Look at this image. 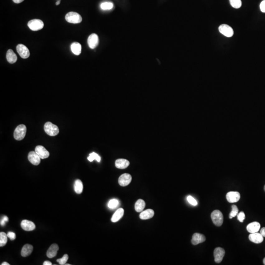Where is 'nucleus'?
Listing matches in <instances>:
<instances>
[{
	"label": "nucleus",
	"mask_w": 265,
	"mask_h": 265,
	"mask_svg": "<svg viewBox=\"0 0 265 265\" xmlns=\"http://www.w3.org/2000/svg\"><path fill=\"white\" fill-rule=\"evenodd\" d=\"M100 7L102 10L104 11L111 10L114 7V4L111 2H103L100 5Z\"/></svg>",
	"instance_id": "28"
},
{
	"label": "nucleus",
	"mask_w": 265,
	"mask_h": 265,
	"mask_svg": "<svg viewBox=\"0 0 265 265\" xmlns=\"http://www.w3.org/2000/svg\"><path fill=\"white\" fill-rule=\"evenodd\" d=\"M261 11L262 12L265 13V0H263L260 5Z\"/></svg>",
	"instance_id": "38"
},
{
	"label": "nucleus",
	"mask_w": 265,
	"mask_h": 265,
	"mask_svg": "<svg viewBox=\"0 0 265 265\" xmlns=\"http://www.w3.org/2000/svg\"><path fill=\"white\" fill-rule=\"evenodd\" d=\"M239 210L236 205H233L232 206V211L229 214V218L230 219H232L235 216H236L238 214Z\"/></svg>",
	"instance_id": "31"
},
{
	"label": "nucleus",
	"mask_w": 265,
	"mask_h": 265,
	"mask_svg": "<svg viewBox=\"0 0 265 265\" xmlns=\"http://www.w3.org/2000/svg\"><path fill=\"white\" fill-rule=\"evenodd\" d=\"M124 211L123 209H118L114 213V214L112 215V218L111 219V221L112 222H116L118 221L122 217L123 215H124Z\"/></svg>",
	"instance_id": "24"
},
{
	"label": "nucleus",
	"mask_w": 265,
	"mask_h": 265,
	"mask_svg": "<svg viewBox=\"0 0 265 265\" xmlns=\"http://www.w3.org/2000/svg\"><path fill=\"white\" fill-rule=\"evenodd\" d=\"M226 199L229 203H235L240 200L241 196L238 192H230L226 194Z\"/></svg>",
	"instance_id": "12"
},
{
	"label": "nucleus",
	"mask_w": 265,
	"mask_h": 265,
	"mask_svg": "<svg viewBox=\"0 0 265 265\" xmlns=\"http://www.w3.org/2000/svg\"><path fill=\"white\" fill-rule=\"evenodd\" d=\"M2 265H9V263H7V262H3L2 264H1Z\"/></svg>",
	"instance_id": "42"
},
{
	"label": "nucleus",
	"mask_w": 265,
	"mask_h": 265,
	"mask_svg": "<svg viewBox=\"0 0 265 265\" xmlns=\"http://www.w3.org/2000/svg\"><path fill=\"white\" fill-rule=\"evenodd\" d=\"M33 245L31 244H26L23 247L21 250V255L23 257H27L29 256L32 253L33 250Z\"/></svg>",
	"instance_id": "23"
},
{
	"label": "nucleus",
	"mask_w": 265,
	"mask_h": 265,
	"mask_svg": "<svg viewBox=\"0 0 265 265\" xmlns=\"http://www.w3.org/2000/svg\"><path fill=\"white\" fill-rule=\"evenodd\" d=\"M24 0H13V2H15L16 4H19L21 2H23Z\"/></svg>",
	"instance_id": "40"
},
{
	"label": "nucleus",
	"mask_w": 265,
	"mask_h": 265,
	"mask_svg": "<svg viewBox=\"0 0 265 265\" xmlns=\"http://www.w3.org/2000/svg\"><path fill=\"white\" fill-rule=\"evenodd\" d=\"M7 235L5 233L3 232L0 233V247H4L6 245L7 243Z\"/></svg>",
	"instance_id": "27"
},
{
	"label": "nucleus",
	"mask_w": 265,
	"mask_h": 265,
	"mask_svg": "<svg viewBox=\"0 0 265 265\" xmlns=\"http://www.w3.org/2000/svg\"><path fill=\"white\" fill-rule=\"evenodd\" d=\"M28 26L31 30L37 31L40 30L44 27L43 21L40 19H33L28 22Z\"/></svg>",
	"instance_id": "5"
},
{
	"label": "nucleus",
	"mask_w": 265,
	"mask_h": 265,
	"mask_svg": "<svg viewBox=\"0 0 265 265\" xmlns=\"http://www.w3.org/2000/svg\"><path fill=\"white\" fill-rule=\"evenodd\" d=\"M225 252L224 248L220 247L215 248L214 252L215 261L216 263H220L225 256Z\"/></svg>",
	"instance_id": "8"
},
{
	"label": "nucleus",
	"mask_w": 265,
	"mask_h": 265,
	"mask_svg": "<svg viewBox=\"0 0 265 265\" xmlns=\"http://www.w3.org/2000/svg\"><path fill=\"white\" fill-rule=\"evenodd\" d=\"M237 218L239 221L241 222H243L245 218V214L244 212H241L240 213L238 214Z\"/></svg>",
	"instance_id": "35"
},
{
	"label": "nucleus",
	"mask_w": 265,
	"mask_h": 265,
	"mask_svg": "<svg viewBox=\"0 0 265 265\" xmlns=\"http://www.w3.org/2000/svg\"><path fill=\"white\" fill-rule=\"evenodd\" d=\"M130 164V163L128 160L124 159H119L116 160L115 165L117 168L119 169H125L127 168Z\"/></svg>",
	"instance_id": "19"
},
{
	"label": "nucleus",
	"mask_w": 265,
	"mask_h": 265,
	"mask_svg": "<svg viewBox=\"0 0 265 265\" xmlns=\"http://www.w3.org/2000/svg\"><path fill=\"white\" fill-rule=\"evenodd\" d=\"M60 4V1H57V2H56V6H58V5H59V4Z\"/></svg>",
	"instance_id": "43"
},
{
	"label": "nucleus",
	"mask_w": 265,
	"mask_h": 265,
	"mask_svg": "<svg viewBox=\"0 0 265 265\" xmlns=\"http://www.w3.org/2000/svg\"><path fill=\"white\" fill-rule=\"evenodd\" d=\"M57 1H61V0H57Z\"/></svg>",
	"instance_id": "46"
},
{
	"label": "nucleus",
	"mask_w": 265,
	"mask_h": 265,
	"mask_svg": "<svg viewBox=\"0 0 265 265\" xmlns=\"http://www.w3.org/2000/svg\"><path fill=\"white\" fill-rule=\"evenodd\" d=\"M260 226V224L259 222L256 221L251 222L247 225V230L250 233L258 232L259 231Z\"/></svg>",
	"instance_id": "18"
},
{
	"label": "nucleus",
	"mask_w": 265,
	"mask_h": 265,
	"mask_svg": "<svg viewBox=\"0 0 265 265\" xmlns=\"http://www.w3.org/2000/svg\"><path fill=\"white\" fill-rule=\"evenodd\" d=\"M69 255L67 254H64L63 257L60 259L57 260V261L58 263L61 265H64L66 264L68 259H69Z\"/></svg>",
	"instance_id": "33"
},
{
	"label": "nucleus",
	"mask_w": 265,
	"mask_h": 265,
	"mask_svg": "<svg viewBox=\"0 0 265 265\" xmlns=\"http://www.w3.org/2000/svg\"><path fill=\"white\" fill-rule=\"evenodd\" d=\"M44 129L45 133L50 136H56L59 133V129L58 127L51 122H47L45 123Z\"/></svg>",
	"instance_id": "1"
},
{
	"label": "nucleus",
	"mask_w": 265,
	"mask_h": 265,
	"mask_svg": "<svg viewBox=\"0 0 265 265\" xmlns=\"http://www.w3.org/2000/svg\"><path fill=\"white\" fill-rule=\"evenodd\" d=\"M211 219L213 223L217 226H220L224 222V215L220 210H216L211 214Z\"/></svg>",
	"instance_id": "2"
},
{
	"label": "nucleus",
	"mask_w": 265,
	"mask_h": 265,
	"mask_svg": "<svg viewBox=\"0 0 265 265\" xmlns=\"http://www.w3.org/2000/svg\"><path fill=\"white\" fill-rule=\"evenodd\" d=\"M27 132V128L24 124H20L15 129L14 138L17 140H21L25 138Z\"/></svg>",
	"instance_id": "3"
},
{
	"label": "nucleus",
	"mask_w": 265,
	"mask_h": 265,
	"mask_svg": "<svg viewBox=\"0 0 265 265\" xmlns=\"http://www.w3.org/2000/svg\"><path fill=\"white\" fill-rule=\"evenodd\" d=\"M261 234L264 237H265V227H263L260 230Z\"/></svg>",
	"instance_id": "39"
},
{
	"label": "nucleus",
	"mask_w": 265,
	"mask_h": 265,
	"mask_svg": "<svg viewBox=\"0 0 265 265\" xmlns=\"http://www.w3.org/2000/svg\"><path fill=\"white\" fill-rule=\"evenodd\" d=\"M187 200L190 204L193 205V206H196L197 205V202L196 201V200L192 196H188L187 197Z\"/></svg>",
	"instance_id": "34"
},
{
	"label": "nucleus",
	"mask_w": 265,
	"mask_h": 265,
	"mask_svg": "<svg viewBox=\"0 0 265 265\" xmlns=\"http://www.w3.org/2000/svg\"><path fill=\"white\" fill-rule=\"evenodd\" d=\"M28 160L32 164L38 166L40 163L41 158L35 151H31L28 154Z\"/></svg>",
	"instance_id": "13"
},
{
	"label": "nucleus",
	"mask_w": 265,
	"mask_h": 265,
	"mask_svg": "<svg viewBox=\"0 0 265 265\" xmlns=\"http://www.w3.org/2000/svg\"><path fill=\"white\" fill-rule=\"evenodd\" d=\"M206 241V238L203 234L196 233L192 236V243L193 245H197L199 244L202 243Z\"/></svg>",
	"instance_id": "16"
},
{
	"label": "nucleus",
	"mask_w": 265,
	"mask_h": 265,
	"mask_svg": "<svg viewBox=\"0 0 265 265\" xmlns=\"http://www.w3.org/2000/svg\"><path fill=\"white\" fill-rule=\"evenodd\" d=\"M145 206V203L143 199H139L135 203V209L137 212H141Z\"/></svg>",
	"instance_id": "26"
},
{
	"label": "nucleus",
	"mask_w": 265,
	"mask_h": 265,
	"mask_svg": "<svg viewBox=\"0 0 265 265\" xmlns=\"http://www.w3.org/2000/svg\"><path fill=\"white\" fill-rule=\"evenodd\" d=\"M6 57H7V61L11 64H14L17 60V54L14 53V52L12 49H9L7 51Z\"/></svg>",
	"instance_id": "21"
},
{
	"label": "nucleus",
	"mask_w": 265,
	"mask_h": 265,
	"mask_svg": "<svg viewBox=\"0 0 265 265\" xmlns=\"http://www.w3.org/2000/svg\"><path fill=\"white\" fill-rule=\"evenodd\" d=\"M219 30L221 34L224 35L226 37H232L234 34V31L233 30L232 28L227 25H221L219 27Z\"/></svg>",
	"instance_id": "7"
},
{
	"label": "nucleus",
	"mask_w": 265,
	"mask_h": 265,
	"mask_svg": "<svg viewBox=\"0 0 265 265\" xmlns=\"http://www.w3.org/2000/svg\"><path fill=\"white\" fill-rule=\"evenodd\" d=\"M8 217H7V216L5 215V216H3L2 219H1V225L2 226H4L6 225L7 222L8 221Z\"/></svg>",
	"instance_id": "36"
},
{
	"label": "nucleus",
	"mask_w": 265,
	"mask_h": 265,
	"mask_svg": "<svg viewBox=\"0 0 265 265\" xmlns=\"http://www.w3.org/2000/svg\"><path fill=\"white\" fill-rule=\"evenodd\" d=\"M154 215V212L153 210L147 209L143 211L140 215V218L141 220H145L153 218Z\"/></svg>",
	"instance_id": "20"
},
{
	"label": "nucleus",
	"mask_w": 265,
	"mask_h": 265,
	"mask_svg": "<svg viewBox=\"0 0 265 265\" xmlns=\"http://www.w3.org/2000/svg\"><path fill=\"white\" fill-rule=\"evenodd\" d=\"M35 151L41 159H46L50 156L49 151L41 145L36 146L35 148Z\"/></svg>",
	"instance_id": "9"
},
{
	"label": "nucleus",
	"mask_w": 265,
	"mask_h": 265,
	"mask_svg": "<svg viewBox=\"0 0 265 265\" xmlns=\"http://www.w3.org/2000/svg\"><path fill=\"white\" fill-rule=\"evenodd\" d=\"M98 43L99 38L97 35L92 34L89 35L88 40V43L90 49H95L98 45Z\"/></svg>",
	"instance_id": "10"
},
{
	"label": "nucleus",
	"mask_w": 265,
	"mask_h": 265,
	"mask_svg": "<svg viewBox=\"0 0 265 265\" xmlns=\"http://www.w3.org/2000/svg\"><path fill=\"white\" fill-rule=\"evenodd\" d=\"M74 188L76 193L81 194L83 190V184L81 181L79 179L76 180L74 183Z\"/></svg>",
	"instance_id": "25"
},
{
	"label": "nucleus",
	"mask_w": 265,
	"mask_h": 265,
	"mask_svg": "<svg viewBox=\"0 0 265 265\" xmlns=\"http://www.w3.org/2000/svg\"><path fill=\"white\" fill-rule=\"evenodd\" d=\"M71 50L74 54L78 56L82 52V46L79 42H75L71 45Z\"/></svg>",
	"instance_id": "22"
},
{
	"label": "nucleus",
	"mask_w": 265,
	"mask_h": 265,
	"mask_svg": "<svg viewBox=\"0 0 265 265\" xmlns=\"http://www.w3.org/2000/svg\"><path fill=\"white\" fill-rule=\"evenodd\" d=\"M231 6L235 8H240L242 6L241 0H229Z\"/></svg>",
	"instance_id": "32"
},
{
	"label": "nucleus",
	"mask_w": 265,
	"mask_h": 265,
	"mask_svg": "<svg viewBox=\"0 0 265 265\" xmlns=\"http://www.w3.org/2000/svg\"><path fill=\"white\" fill-rule=\"evenodd\" d=\"M132 181V176L128 173H124L121 175L118 179V183L121 186L125 187L128 185Z\"/></svg>",
	"instance_id": "11"
},
{
	"label": "nucleus",
	"mask_w": 265,
	"mask_h": 265,
	"mask_svg": "<svg viewBox=\"0 0 265 265\" xmlns=\"http://www.w3.org/2000/svg\"><path fill=\"white\" fill-rule=\"evenodd\" d=\"M119 204V202L117 199H112L110 200V201L108 203V206L109 208L112 209L117 207Z\"/></svg>",
	"instance_id": "30"
},
{
	"label": "nucleus",
	"mask_w": 265,
	"mask_h": 265,
	"mask_svg": "<svg viewBox=\"0 0 265 265\" xmlns=\"http://www.w3.org/2000/svg\"><path fill=\"white\" fill-rule=\"evenodd\" d=\"M59 249V248L58 244H52L47 251V256L49 258H52L55 257L57 254Z\"/></svg>",
	"instance_id": "17"
},
{
	"label": "nucleus",
	"mask_w": 265,
	"mask_h": 265,
	"mask_svg": "<svg viewBox=\"0 0 265 265\" xmlns=\"http://www.w3.org/2000/svg\"><path fill=\"white\" fill-rule=\"evenodd\" d=\"M264 190H265V186H264Z\"/></svg>",
	"instance_id": "45"
},
{
	"label": "nucleus",
	"mask_w": 265,
	"mask_h": 265,
	"mask_svg": "<svg viewBox=\"0 0 265 265\" xmlns=\"http://www.w3.org/2000/svg\"><path fill=\"white\" fill-rule=\"evenodd\" d=\"M43 265H52V264L51 263V262L49 261H46L44 262V263H43Z\"/></svg>",
	"instance_id": "41"
},
{
	"label": "nucleus",
	"mask_w": 265,
	"mask_h": 265,
	"mask_svg": "<svg viewBox=\"0 0 265 265\" xmlns=\"http://www.w3.org/2000/svg\"><path fill=\"white\" fill-rule=\"evenodd\" d=\"M21 226L22 229L26 231H31L35 230V225L34 222L27 220H22Z\"/></svg>",
	"instance_id": "15"
},
{
	"label": "nucleus",
	"mask_w": 265,
	"mask_h": 265,
	"mask_svg": "<svg viewBox=\"0 0 265 265\" xmlns=\"http://www.w3.org/2000/svg\"><path fill=\"white\" fill-rule=\"evenodd\" d=\"M88 159L89 162H92L93 161H94V160H96L98 162H100L101 161V157L97 153H95V152H92L89 154V156L88 158Z\"/></svg>",
	"instance_id": "29"
},
{
	"label": "nucleus",
	"mask_w": 265,
	"mask_h": 265,
	"mask_svg": "<svg viewBox=\"0 0 265 265\" xmlns=\"http://www.w3.org/2000/svg\"><path fill=\"white\" fill-rule=\"evenodd\" d=\"M263 263H264V265H265V258H264V259H263Z\"/></svg>",
	"instance_id": "44"
},
{
	"label": "nucleus",
	"mask_w": 265,
	"mask_h": 265,
	"mask_svg": "<svg viewBox=\"0 0 265 265\" xmlns=\"http://www.w3.org/2000/svg\"><path fill=\"white\" fill-rule=\"evenodd\" d=\"M65 20L70 23L78 24L82 21L81 16L77 12H69L65 16Z\"/></svg>",
	"instance_id": "4"
},
{
	"label": "nucleus",
	"mask_w": 265,
	"mask_h": 265,
	"mask_svg": "<svg viewBox=\"0 0 265 265\" xmlns=\"http://www.w3.org/2000/svg\"><path fill=\"white\" fill-rule=\"evenodd\" d=\"M7 236L11 240H15L16 238V235L14 232H8L7 233Z\"/></svg>",
	"instance_id": "37"
},
{
	"label": "nucleus",
	"mask_w": 265,
	"mask_h": 265,
	"mask_svg": "<svg viewBox=\"0 0 265 265\" xmlns=\"http://www.w3.org/2000/svg\"><path fill=\"white\" fill-rule=\"evenodd\" d=\"M18 53L23 59H27L30 56V51L28 48L23 44H18L17 47Z\"/></svg>",
	"instance_id": "6"
},
{
	"label": "nucleus",
	"mask_w": 265,
	"mask_h": 265,
	"mask_svg": "<svg viewBox=\"0 0 265 265\" xmlns=\"http://www.w3.org/2000/svg\"><path fill=\"white\" fill-rule=\"evenodd\" d=\"M248 238L249 240L255 244L261 243L264 241V237L260 233H250Z\"/></svg>",
	"instance_id": "14"
}]
</instances>
